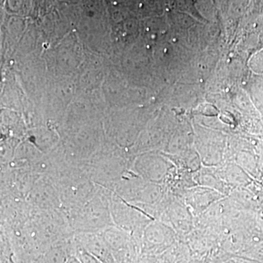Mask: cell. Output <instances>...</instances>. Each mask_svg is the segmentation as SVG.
Returning a JSON list of instances; mask_svg holds the SVG:
<instances>
[{
	"label": "cell",
	"instance_id": "1",
	"mask_svg": "<svg viewBox=\"0 0 263 263\" xmlns=\"http://www.w3.org/2000/svg\"><path fill=\"white\" fill-rule=\"evenodd\" d=\"M245 263H255V262H245Z\"/></svg>",
	"mask_w": 263,
	"mask_h": 263
}]
</instances>
